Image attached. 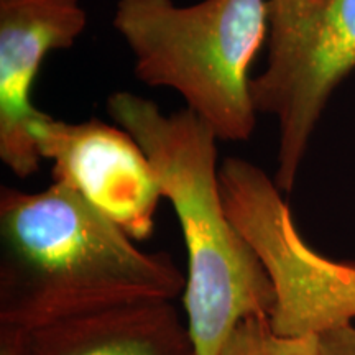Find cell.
<instances>
[{
  "label": "cell",
  "instance_id": "obj_1",
  "mask_svg": "<svg viewBox=\"0 0 355 355\" xmlns=\"http://www.w3.org/2000/svg\"><path fill=\"white\" fill-rule=\"evenodd\" d=\"M186 275L145 252L66 184L0 191V326L30 331L144 301H176Z\"/></svg>",
  "mask_w": 355,
  "mask_h": 355
},
{
  "label": "cell",
  "instance_id": "obj_2",
  "mask_svg": "<svg viewBox=\"0 0 355 355\" xmlns=\"http://www.w3.org/2000/svg\"><path fill=\"white\" fill-rule=\"evenodd\" d=\"M107 110L145 150L180 220L188 252L183 304L198 355H220L239 322L272 316L275 288L225 209L219 139L191 110L165 115L130 92L110 96Z\"/></svg>",
  "mask_w": 355,
  "mask_h": 355
},
{
  "label": "cell",
  "instance_id": "obj_3",
  "mask_svg": "<svg viewBox=\"0 0 355 355\" xmlns=\"http://www.w3.org/2000/svg\"><path fill=\"white\" fill-rule=\"evenodd\" d=\"M266 2L119 0L114 26L140 81L175 89L217 139L242 141L257 122L248 68L268 33Z\"/></svg>",
  "mask_w": 355,
  "mask_h": 355
},
{
  "label": "cell",
  "instance_id": "obj_4",
  "mask_svg": "<svg viewBox=\"0 0 355 355\" xmlns=\"http://www.w3.org/2000/svg\"><path fill=\"white\" fill-rule=\"evenodd\" d=\"M266 68L250 89L279 125L275 183L291 191L336 87L355 69V0H268Z\"/></svg>",
  "mask_w": 355,
  "mask_h": 355
},
{
  "label": "cell",
  "instance_id": "obj_5",
  "mask_svg": "<svg viewBox=\"0 0 355 355\" xmlns=\"http://www.w3.org/2000/svg\"><path fill=\"white\" fill-rule=\"evenodd\" d=\"M219 180L230 220L272 278L273 331L319 336L355 322V265L326 259L303 241L283 191L254 163L227 158Z\"/></svg>",
  "mask_w": 355,
  "mask_h": 355
},
{
  "label": "cell",
  "instance_id": "obj_6",
  "mask_svg": "<svg viewBox=\"0 0 355 355\" xmlns=\"http://www.w3.org/2000/svg\"><path fill=\"white\" fill-rule=\"evenodd\" d=\"M32 132L42 158L53 162L56 183L81 194L133 241L153 234L163 191L145 150L125 128L96 119L68 123L46 115Z\"/></svg>",
  "mask_w": 355,
  "mask_h": 355
},
{
  "label": "cell",
  "instance_id": "obj_7",
  "mask_svg": "<svg viewBox=\"0 0 355 355\" xmlns=\"http://www.w3.org/2000/svg\"><path fill=\"white\" fill-rule=\"evenodd\" d=\"M79 0H0V158L19 178L40 170L33 123L48 114L32 91L48 53L69 48L86 28Z\"/></svg>",
  "mask_w": 355,
  "mask_h": 355
},
{
  "label": "cell",
  "instance_id": "obj_8",
  "mask_svg": "<svg viewBox=\"0 0 355 355\" xmlns=\"http://www.w3.org/2000/svg\"><path fill=\"white\" fill-rule=\"evenodd\" d=\"M19 355H198V350L175 301H144L20 331Z\"/></svg>",
  "mask_w": 355,
  "mask_h": 355
},
{
  "label": "cell",
  "instance_id": "obj_9",
  "mask_svg": "<svg viewBox=\"0 0 355 355\" xmlns=\"http://www.w3.org/2000/svg\"><path fill=\"white\" fill-rule=\"evenodd\" d=\"M220 355H319L318 336H282L270 318L254 316L237 324Z\"/></svg>",
  "mask_w": 355,
  "mask_h": 355
},
{
  "label": "cell",
  "instance_id": "obj_10",
  "mask_svg": "<svg viewBox=\"0 0 355 355\" xmlns=\"http://www.w3.org/2000/svg\"><path fill=\"white\" fill-rule=\"evenodd\" d=\"M319 355H355V322L319 334Z\"/></svg>",
  "mask_w": 355,
  "mask_h": 355
},
{
  "label": "cell",
  "instance_id": "obj_11",
  "mask_svg": "<svg viewBox=\"0 0 355 355\" xmlns=\"http://www.w3.org/2000/svg\"><path fill=\"white\" fill-rule=\"evenodd\" d=\"M20 331L0 326V355H19Z\"/></svg>",
  "mask_w": 355,
  "mask_h": 355
}]
</instances>
